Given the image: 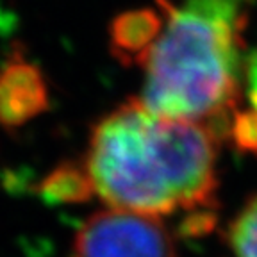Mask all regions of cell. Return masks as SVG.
<instances>
[{"instance_id":"3","label":"cell","mask_w":257,"mask_h":257,"mask_svg":"<svg viewBox=\"0 0 257 257\" xmlns=\"http://www.w3.org/2000/svg\"><path fill=\"white\" fill-rule=\"evenodd\" d=\"M70 257H177V252L157 218L109 207L84 221Z\"/></svg>"},{"instance_id":"1","label":"cell","mask_w":257,"mask_h":257,"mask_svg":"<svg viewBox=\"0 0 257 257\" xmlns=\"http://www.w3.org/2000/svg\"><path fill=\"white\" fill-rule=\"evenodd\" d=\"M84 172L111 209L154 218L204 209L218 186L214 131L128 100L93 128Z\"/></svg>"},{"instance_id":"5","label":"cell","mask_w":257,"mask_h":257,"mask_svg":"<svg viewBox=\"0 0 257 257\" xmlns=\"http://www.w3.org/2000/svg\"><path fill=\"white\" fill-rule=\"evenodd\" d=\"M40 189L43 198L56 202H77L91 193L86 172L73 165H63L54 170L41 182Z\"/></svg>"},{"instance_id":"2","label":"cell","mask_w":257,"mask_h":257,"mask_svg":"<svg viewBox=\"0 0 257 257\" xmlns=\"http://www.w3.org/2000/svg\"><path fill=\"white\" fill-rule=\"evenodd\" d=\"M156 38L140 61L141 102L163 116L227 125L239 100L241 31L246 11L223 0L161 2Z\"/></svg>"},{"instance_id":"4","label":"cell","mask_w":257,"mask_h":257,"mask_svg":"<svg viewBox=\"0 0 257 257\" xmlns=\"http://www.w3.org/2000/svg\"><path fill=\"white\" fill-rule=\"evenodd\" d=\"M47 107L43 77L32 64L13 61L0 70V125L20 127Z\"/></svg>"},{"instance_id":"6","label":"cell","mask_w":257,"mask_h":257,"mask_svg":"<svg viewBox=\"0 0 257 257\" xmlns=\"http://www.w3.org/2000/svg\"><path fill=\"white\" fill-rule=\"evenodd\" d=\"M229 243L236 257H257V197L246 202L232 220Z\"/></svg>"}]
</instances>
